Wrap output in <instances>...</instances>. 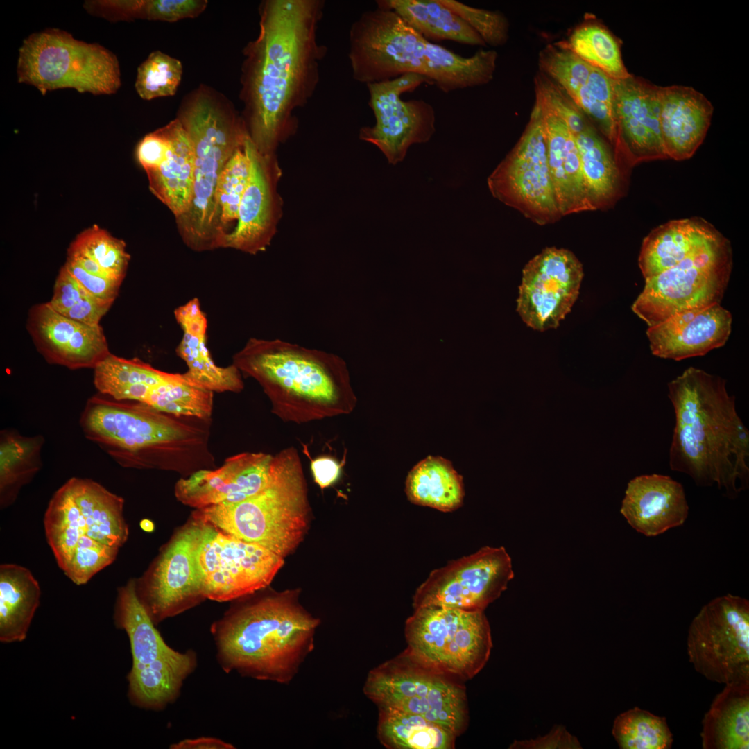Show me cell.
I'll return each mask as SVG.
<instances>
[{
    "label": "cell",
    "instance_id": "cell-1",
    "mask_svg": "<svg viewBox=\"0 0 749 749\" xmlns=\"http://www.w3.org/2000/svg\"><path fill=\"white\" fill-rule=\"evenodd\" d=\"M322 0H267L259 33L246 48L241 98L249 137L259 151L274 154L296 130V109L319 82L327 47L317 40Z\"/></svg>",
    "mask_w": 749,
    "mask_h": 749
},
{
    "label": "cell",
    "instance_id": "cell-2",
    "mask_svg": "<svg viewBox=\"0 0 749 749\" xmlns=\"http://www.w3.org/2000/svg\"><path fill=\"white\" fill-rule=\"evenodd\" d=\"M668 391L675 414L670 468L735 498L748 488L749 431L726 381L689 367L668 383Z\"/></svg>",
    "mask_w": 749,
    "mask_h": 749
},
{
    "label": "cell",
    "instance_id": "cell-3",
    "mask_svg": "<svg viewBox=\"0 0 749 749\" xmlns=\"http://www.w3.org/2000/svg\"><path fill=\"white\" fill-rule=\"evenodd\" d=\"M211 424L212 419L169 413L100 393L87 401L80 417L85 437L121 466L182 477L215 468Z\"/></svg>",
    "mask_w": 749,
    "mask_h": 749
},
{
    "label": "cell",
    "instance_id": "cell-4",
    "mask_svg": "<svg viewBox=\"0 0 749 749\" xmlns=\"http://www.w3.org/2000/svg\"><path fill=\"white\" fill-rule=\"evenodd\" d=\"M300 591L257 596L232 606L211 628L226 673L289 683L314 648L320 619L299 601Z\"/></svg>",
    "mask_w": 749,
    "mask_h": 749
},
{
    "label": "cell",
    "instance_id": "cell-5",
    "mask_svg": "<svg viewBox=\"0 0 749 749\" xmlns=\"http://www.w3.org/2000/svg\"><path fill=\"white\" fill-rule=\"evenodd\" d=\"M348 57L358 82L368 85L412 73L448 93L490 82L498 55L494 50H480L461 56L429 42L395 11L377 6L352 24Z\"/></svg>",
    "mask_w": 749,
    "mask_h": 749
},
{
    "label": "cell",
    "instance_id": "cell-6",
    "mask_svg": "<svg viewBox=\"0 0 749 749\" xmlns=\"http://www.w3.org/2000/svg\"><path fill=\"white\" fill-rule=\"evenodd\" d=\"M255 380L283 422L298 424L348 415L357 399L339 356L281 339L250 338L232 357Z\"/></svg>",
    "mask_w": 749,
    "mask_h": 749
},
{
    "label": "cell",
    "instance_id": "cell-7",
    "mask_svg": "<svg viewBox=\"0 0 749 749\" xmlns=\"http://www.w3.org/2000/svg\"><path fill=\"white\" fill-rule=\"evenodd\" d=\"M124 500L100 483L73 477L58 488L44 517L46 541L74 583H87L111 565L128 536Z\"/></svg>",
    "mask_w": 749,
    "mask_h": 749
},
{
    "label": "cell",
    "instance_id": "cell-8",
    "mask_svg": "<svg viewBox=\"0 0 749 749\" xmlns=\"http://www.w3.org/2000/svg\"><path fill=\"white\" fill-rule=\"evenodd\" d=\"M310 513L301 458L289 447L274 454L273 475L262 491L239 503L196 509L193 517L284 558L304 540Z\"/></svg>",
    "mask_w": 749,
    "mask_h": 749
},
{
    "label": "cell",
    "instance_id": "cell-9",
    "mask_svg": "<svg viewBox=\"0 0 749 749\" xmlns=\"http://www.w3.org/2000/svg\"><path fill=\"white\" fill-rule=\"evenodd\" d=\"M180 120L194 151L193 198L189 210L176 220L184 243L196 251L216 248L215 191L220 175L236 149L248 136L242 121L225 107L211 101L184 110Z\"/></svg>",
    "mask_w": 749,
    "mask_h": 749
},
{
    "label": "cell",
    "instance_id": "cell-10",
    "mask_svg": "<svg viewBox=\"0 0 749 749\" xmlns=\"http://www.w3.org/2000/svg\"><path fill=\"white\" fill-rule=\"evenodd\" d=\"M114 619L129 638L132 665L128 675V696L135 705L161 710L180 696L184 682L198 665L195 651L170 647L139 601L136 583L118 589Z\"/></svg>",
    "mask_w": 749,
    "mask_h": 749
},
{
    "label": "cell",
    "instance_id": "cell-11",
    "mask_svg": "<svg viewBox=\"0 0 749 749\" xmlns=\"http://www.w3.org/2000/svg\"><path fill=\"white\" fill-rule=\"evenodd\" d=\"M17 71L19 83L34 86L43 95L63 88L109 95L121 86L119 64L113 53L55 28L34 33L24 40Z\"/></svg>",
    "mask_w": 749,
    "mask_h": 749
},
{
    "label": "cell",
    "instance_id": "cell-12",
    "mask_svg": "<svg viewBox=\"0 0 749 749\" xmlns=\"http://www.w3.org/2000/svg\"><path fill=\"white\" fill-rule=\"evenodd\" d=\"M461 681L405 650L370 671L363 693L378 709L420 715L459 736L469 720L466 688Z\"/></svg>",
    "mask_w": 749,
    "mask_h": 749
},
{
    "label": "cell",
    "instance_id": "cell-13",
    "mask_svg": "<svg viewBox=\"0 0 749 749\" xmlns=\"http://www.w3.org/2000/svg\"><path fill=\"white\" fill-rule=\"evenodd\" d=\"M406 650L420 662L462 680L476 675L492 648L483 610L441 606L414 609L405 623Z\"/></svg>",
    "mask_w": 749,
    "mask_h": 749
},
{
    "label": "cell",
    "instance_id": "cell-14",
    "mask_svg": "<svg viewBox=\"0 0 749 749\" xmlns=\"http://www.w3.org/2000/svg\"><path fill=\"white\" fill-rule=\"evenodd\" d=\"M732 266L730 243L721 234L675 266L645 279L632 310L649 327L675 314L720 304Z\"/></svg>",
    "mask_w": 749,
    "mask_h": 749
},
{
    "label": "cell",
    "instance_id": "cell-15",
    "mask_svg": "<svg viewBox=\"0 0 749 749\" xmlns=\"http://www.w3.org/2000/svg\"><path fill=\"white\" fill-rule=\"evenodd\" d=\"M687 648L689 662L707 680H749L748 600L727 594L704 605L689 626Z\"/></svg>",
    "mask_w": 749,
    "mask_h": 749
},
{
    "label": "cell",
    "instance_id": "cell-16",
    "mask_svg": "<svg viewBox=\"0 0 749 749\" xmlns=\"http://www.w3.org/2000/svg\"><path fill=\"white\" fill-rule=\"evenodd\" d=\"M492 196L539 225L560 216L547 160L540 106L535 101L517 143L488 178Z\"/></svg>",
    "mask_w": 749,
    "mask_h": 749
},
{
    "label": "cell",
    "instance_id": "cell-17",
    "mask_svg": "<svg viewBox=\"0 0 749 749\" xmlns=\"http://www.w3.org/2000/svg\"><path fill=\"white\" fill-rule=\"evenodd\" d=\"M94 370V384L100 393L169 413L212 419L214 393L197 386L184 373L162 371L137 358L111 353Z\"/></svg>",
    "mask_w": 749,
    "mask_h": 749
},
{
    "label": "cell",
    "instance_id": "cell-18",
    "mask_svg": "<svg viewBox=\"0 0 749 749\" xmlns=\"http://www.w3.org/2000/svg\"><path fill=\"white\" fill-rule=\"evenodd\" d=\"M196 558L205 598L219 602L239 599L266 588L284 563V558L268 549L208 523Z\"/></svg>",
    "mask_w": 749,
    "mask_h": 749
},
{
    "label": "cell",
    "instance_id": "cell-19",
    "mask_svg": "<svg viewBox=\"0 0 749 749\" xmlns=\"http://www.w3.org/2000/svg\"><path fill=\"white\" fill-rule=\"evenodd\" d=\"M513 577L511 558L506 549L486 546L433 570L415 590L413 607L484 611Z\"/></svg>",
    "mask_w": 749,
    "mask_h": 749
},
{
    "label": "cell",
    "instance_id": "cell-20",
    "mask_svg": "<svg viewBox=\"0 0 749 749\" xmlns=\"http://www.w3.org/2000/svg\"><path fill=\"white\" fill-rule=\"evenodd\" d=\"M423 83L431 84L425 76L409 73L366 85L375 123L361 128L359 138L378 148L391 164L403 161L412 145L428 142L436 131V114L431 104L401 98Z\"/></svg>",
    "mask_w": 749,
    "mask_h": 749
},
{
    "label": "cell",
    "instance_id": "cell-21",
    "mask_svg": "<svg viewBox=\"0 0 749 749\" xmlns=\"http://www.w3.org/2000/svg\"><path fill=\"white\" fill-rule=\"evenodd\" d=\"M206 523L193 517L174 536L143 579L136 581L138 598L155 624L205 599L197 551Z\"/></svg>",
    "mask_w": 749,
    "mask_h": 749
},
{
    "label": "cell",
    "instance_id": "cell-22",
    "mask_svg": "<svg viewBox=\"0 0 749 749\" xmlns=\"http://www.w3.org/2000/svg\"><path fill=\"white\" fill-rule=\"evenodd\" d=\"M582 264L566 249L546 248L522 270L517 311L533 329L556 328L578 298Z\"/></svg>",
    "mask_w": 749,
    "mask_h": 749
},
{
    "label": "cell",
    "instance_id": "cell-23",
    "mask_svg": "<svg viewBox=\"0 0 749 749\" xmlns=\"http://www.w3.org/2000/svg\"><path fill=\"white\" fill-rule=\"evenodd\" d=\"M244 146L250 164L249 182L236 225L223 248L257 255L270 245L282 216L283 201L277 190L282 171L275 153H260L249 135Z\"/></svg>",
    "mask_w": 749,
    "mask_h": 749
},
{
    "label": "cell",
    "instance_id": "cell-24",
    "mask_svg": "<svg viewBox=\"0 0 749 749\" xmlns=\"http://www.w3.org/2000/svg\"><path fill=\"white\" fill-rule=\"evenodd\" d=\"M274 455L242 452L226 458L217 468L198 470L182 477L175 485V496L183 504L200 509L246 500L270 483Z\"/></svg>",
    "mask_w": 749,
    "mask_h": 749
},
{
    "label": "cell",
    "instance_id": "cell-25",
    "mask_svg": "<svg viewBox=\"0 0 749 749\" xmlns=\"http://www.w3.org/2000/svg\"><path fill=\"white\" fill-rule=\"evenodd\" d=\"M616 155L631 164L667 158L660 126L659 86L630 75L612 79Z\"/></svg>",
    "mask_w": 749,
    "mask_h": 749
},
{
    "label": "cell",
    "instance_id": "cell-26",
    "mask_svg": "<svg viewBox=\"0 0 749 749\" xmlns=\"http://www.w3.org/2000/svg\"><path fill=\"white\" fill-rule=\"evenodd\" d=\"M26 328L36 349L51 364L71 370L94 369L110 354L100 325L69 319L49 302L31 307Z\"/></svg>",
    "mask_w": 749,
    "mask_h": 749
},
{
    "label": "cell",
    "instance_id": "cell-27",
    "mask_svg": "<svg viewBox=\"0 0 749 749\" xmlns=\"http://www.w3.org/2000/svg\"><path fill=\"white\" fill-rule=\"evenodd\" d=\"M732 322L730 312L716 304L675 314L648 327L646 335L654 356L681 361L703 356L724 345Z\"/></svg>",
    "mask_w": 749,
    "mask_h": 749
},
{
    "label": "cell",
    "instance_id": "cell-28",
    "mask_svg": "<svg viewBox=\"0 0 749 749\" xmlns=\"http://www.w3.org/2000/svg\"><path fill=\"white\" fill-rule=\"evenodd\" d=\"M688 513L682 485L669 476L657 474L631 479L621 508L632 528L648 537L681 526Z\"/></svg>",
    "mask_w": 749,
    "mask_h": 749
},
{
    "label": "cell",
    "instance_id": "cell-29",
    "mask_svg": "<svg viewBox=\"0 0 749 749\" xmlns=\"http://www.w3.org/2000/svg\"><path fill=\"white\" fill-rule=\"evenodd\" d=\"M660 126L667 158L691 157L709 128L713 106L692 87H659Z\"/></svg>",
    "mask_w": 749,
    "mask_h": 749
},
{
    "label": "cell",
    "instance_id": "cell-30",
    "mask_svg": "<svg viewBox=\"0 0 749 749\" xmlns=\"http://www.w3.org/2000/svg\"><path fill=\"white\" fill-rule=\"evenodd\" d=\"M174 316L182 331L177 355L187 366L185 375L212 393H240L244 388L241 371L233 364L218 366L207 346V319L197 298L177 307Z\"/></svg>",
    "mask_w": 749,
    "mask_h": 749
},
{
    "label": "cell",
    "instance_id": "cell-31",
    "mask_svg": "<svg viewBox=\"0 0 749 749\" xmlns=\"http://www.w3.org/2000/svg\"><path fill=\"white\" fill-rule=\"evenodd\" d=\"M535 101L542 111L549 173L561 216L594 210L586 191L574 134L561 118Z\"/></svg>",
    "mask_w": 749,
    "mask_h": 749
},
{
    "label": "cell",
    "instance_id": "cell-32",
    "mask_svg": "<svg viewBox=\"0 0 749 749\" xmlns=\"http://www.w3.org/2000/svg\"><path fill=\"white\" fill-rule=\"evenodd\" d=\"M721 234L703 219L686 218L667 222L644 239L639 266L645 279L675 266L705 248Z\"/></svg>",
    "mask_w": 749,
    "mask_h": 749
},
{
    "label": "cell",
    "instance_id": "cell-33",
    "mask_svg": "<svg viewBox=\"0 0 749 749\" xmlns=\"http://www.w3.org/2000/svg\"><path fill=\"white\" fill-rule=\"evenodd\" d=\"M164 127L169 141L166 157L146 174L151 192L178 219L189 210L193 198L194 151L179 119Z\"/></svg>",
    "mask_w": 749,
    "mask_h": 749
},
{
    "label": "cell",
    "instance_id": "cell-34",
    "mask_svg": "<svg viewBox=\"0 0 749 749\" xmlns=\"http://www.w3.org/2000/svg\"><path fill=\"white\" fill-rule=\"evenodd\" d=\"M540 71L555 82L573 102L599 126L614 146L616 129L614 114L600 105L588 85L591 65L578 57L562 41L547 45L539 54Z\"/></svg>",
    "mask_w": 749,
    "mask_h": 749
},
{
    "label": "cell",
    "instance_id": "cell-35",
    "mask_svg": "<svg viewBox=\"0 0 749 749\" xmlns=\"http://www.w3.org/2000/svg\"><path fill=\"white\" fill-rule=\"evenodd\" d=\"M725 685L702 721V748L748 749L749 680Z\"/></svg>",
    "mask_w": 749,
    "mask_h": 749
},
{
    "label": "cell",
    "instance_id": "cell-36",
    "mask_svg": "<svg viewBox=\"0 0 749 749\" xmlns=\"http://www.w3.org/2000/svg\"><path fill=\"white\" fill-rule=\"evenodd\" d=\"M41 589L27 568L12 563L0 565V640L23 641L39 605Z\"/></svg>",
    "mask_w": 749,
    "mask_h": 749
},
{
    "label": "cell",
    "instance_id": "cell-37",
    "mask_svg": "<svg viewBox=\"0 0 749 749\" xmlns=\"http://www.w3.org/2000/svg\"><path fill=\"white\" fill-rule=\"evenodd\" d=\"M377 5L395 11L428 40L485 45L481 36L440 0H380Z\"/></svg>",
    "mask_w": 749,
    "mask_h": 749
},
{
    "label": "cell",
    "instance_id": "cell-38",
    "mask_svg": "<svg viewBox=\"0 0 749 749\" xmlns=\"http://www.w3.org/2000/svg\"><path fill=\"white\" fill-rule=\"evenodd\" d=\"M405 492L411 503L442 512L460 508L465 494L463 477L451 463L441 456H432L426 457L411 470Z\"/></svg>",
    "mask_w": 749,
    "mask_h": 749
},
{
    "label": "cell",
    "instance_id": "cell-39",
    "mask_svg": "<svg viewBox=\"0 0 749 749\" xmlns=\"http://www.w3.org/2000/svg\"><path fill=\"white\" fill-rule=\"evenodd\" d=\"M377 737L389 749H452L453 731L422 716L379 709Z\"/></svg>",
    "mask_w": 749,
    "mask_h": 749
},
{
    "label": "cell",
    "instance_id": "cell-40",
    "mask_svg": "<svg viewBox=\"0 0 749 749\" xmlns=\"http://www.w3.org/2000/svg\"><path fill=\"white\" fill-rule=\"evenodd\" d=\"M42 436H24L13 429L0 433V506H10L23 486L42 467Z\"/></svg>",
    "mask_w": 749,
    "mask_h": 749
},
{
    "label": "cell",
    "instance_id": "cell-41",
    "mask_svg": "<svg viewBox=\"0 0 749 749\" xmlns=\"http://www.w3.org/2000/svg\"><path fill=\"white\" fill-rule=\"evenodd\" d=\"M574 137L587 196L596 209L616 194L619 181L616 161L607 144L589 123Z\"/></svg>",
    "mask_w": 749,
    "mask_h": 749
},
{
    "label": "cell",
    "instance_id": "cell-42",
    "mask_svg": "<svg viewBox=\"0 0 749 749\" xmlns=\"http://www.w3.org/2000/svg\"><path fill=\"white\" fill-rule=\"evenodd\" d=\"M250 169V159L243 143L226 163L216 186L214 222L216 248H223L227 237L235 228L240 203L249 182Z\"/></svg>",
    "mask_w": 749,
    "mask_h": 749
},
{
    "label": "cell",
    "instance_id": "cell-43",
    "mask_svg": "<svg viewBox=\"0 0 749 749\" xmlns=\"http://www.w3.org/2000/svg\"><path fill=\"white\" fill-rule=\"evenodd\" d=\"M566 42L578 57L612 79L630 75L623 62L618 41L602 25L583 24L572 31Z\"/></svg>",
    "mask_w": 749,
    "mask_h": 749
},
{
    "label": "cell",
    "instance_id": "cell-44",
    "mask_svg": "<svg viewBox=\"0 0 749 749\" xmlns=\"http://www.w3.org/2000/svg\"><path fill=\"white\" fill-rule=\"evenodd\" d=\"M612 734L621 749H669L673 742L666 718L638 707L616 717Z\"/></svg>",
    "mask_w": 749,
    "mask_h": 749
},
{
    "label": "cell",
    "instance_id": "cell-45",
    "mask_svg": "<svg viewBox=\"0 0 749 749\" xmlns=\"http://www.w3.org/2000/svg\"><path fill=\"white\" fill-rule=\"evenodd\" d=\"M49 305L60 314L80 322L99 325L113 302L96 298L85 290L64 265L53 286Z\"/></svg>",
    "mask_w": 749,
    "mask_h": 749
},
{
    "label": "cell",
    "instance_id": "cell-46",
    "mask_svg": "<svg viewBox=\"0 0 749 749\" xmlns=\"http://www.w3.org/2000/svg\"><path fill=\"white\" fill-rule=\"evenodd\" d=\"M68 251L92 260L114 280L122 282L125 278L130 259L125 242L98 225L80 232Z\"/></svg>",
    "mask_w": 749,
    "mask_h": 749
},
{
    "label": "cell",
    "instance_id": "cell-47",
    "mask_svg": "<svg viewBox=\"0 0 749 749\" xmlns=\"http://www.w3.org/2000/svg\"><path fill=\"white\" fill-rule=\"evenodd\" d=\"M182 75L180 61L160 51L152 52L139 66L135 89L144 100L173 96Z\"/></svg>",
    "mask_w": 749,
    "mask_h": 749
},
{
    "label": "cell",
    "instance_id": "cell-48",
    "mask_svg": "<svg viewBox=\"0 0 749 749\" xmlns=\"http://www.w3.org/2000/svg\"><path fill=\"white\" fill-rule=\"evenodd\" d=\"M440 1L471 26L485 44L499 46L506 43L509 23L503 14L472 7L456 0Z\"/></svg>",
    "mask_w": 749,
    "mask_h": 749
},
{
    "label": "cell",
    "instance_id": "cell-49",
    "mask_svg": "<svg viewBox=\"0 0 749 749\" xmlns=\"http://www.w3.org/2000/svg\"><path fill=\"white\" fill-rule=\"evenodd\" d=\"M536 98L561 118L574 135L589 123L583 112L550 78L541 71L535 78Z\"/></svg>",
    "mask_w": 749,
    "mask_h": 749
},
{
    "label": "cell",
    "instance_id": "cell-50",
    "mask_svg": "<svg viewBox=\"0 0 749 749\" xmlns=\"http://www.w3.org/2000/svg\"><path fill=\"white\" fill-rule=\"evenodd\" d=\"M205 0H140L132 1L131 19L168 22L199 15L206 8Z\"/></svg>",
    "mask_w": 749,
    "mask_h": 749
},
{
    "label": "cell",
    "instance_id": "cell-51",
    "mask_svg": "<svg viewBox=\"0 0 749 749\" xmlns=\"http://www.w3.org/2000/svg\"><path fill=\"white\" fill-rule=\"evenodd\" d=\"M64 266L81 286L92 295L101 300L114 302L121 282L92 274L67 259Z\"/></svg>",
    "mask_w": 749,
    "mask_h": 749
},
{
    "label": "cell",
    "instance_id": "cell-52",
    "mask_svg": "<svg viewBox=\"0 0 749 749\" xmlns=\"http://www.w3.org/2000/svg\"><path fill=\"white\" fill-rule=\"evenodd\" d=\"M169 147V139L162 127L146 135L137 148V157L144 169L149 171L157 168L166 157Z\"/></svg>",
    "mask_w": 749,
    "mask_h": 749
},
{
    "label": "cell",
    "instance_id": "cell-53",
    "mask_svg": "<svg viewBox=\"0 0 749 749\" xmlns=\"http://www.w3.org/2000/svg\"><path fill=\"white\" fill-rule=\"evenodd\" d=\"M511 748H581L578 740L562 725L556 726L547 734L534 739L515 741Z\"/></svg>",
    "mask_w": 749,
    "mask_h": 749
},
{
    "label": "cell",
    "instance_id": "cell-54",
    "mask_svg": "<svg viewBox=\"0 0 749 749\" xmlns=\"http://www.w3.org/2000/svg\"><path fill=\"white\" fill-rule=\"evenodd\" d=\"M311 460L310 468L315 483L325 489L334 483L338 479L343 463H339L334 457L322 455Z\"/></svg>",
    "mask_w": 749,
    "mask_h": 749
},
{
    "label": "cell",
    "instance_id": "cell-55",
    "mask_svg": "<svg viewBox=\"0 0 749 749\" xmlns=\"http://www.w3.org/2000/svg\"><path fill=\"white\" fill-rule=\"evenodd\" d=\"M171 749H233V745L221 739L210 737H201L196 739H187L171 744Z\"/></svg>",
    "mask_w": 749,
    "mask_h": 749
},
{
    "label": "cell",
    "instance_id": "cell-56",
    "mask_svg": "<svg viewBox=\"0 0 749 749\" xmlns=\"http://www.w3.org/2000/svg\"><path fill=\"white\" fill-rule=\"evenodd\" d=\"M141 526L146 531H150L153 527L151 522L148 520L143 521L141 522Z\"/></svg>",
    "mask_w": 749,
    "mask_h": 749
}]
</instances>
